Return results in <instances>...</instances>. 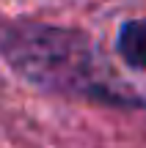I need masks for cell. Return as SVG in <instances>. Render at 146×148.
<instances>
[{
	"label": "cell",
	"mask_w": 146,
	"mask_h": 148,
	"mask_svg": "<svg viewBox=\"0 0 146 148\" xmlns=\"http://www.w3.org/2000/svg\"><path fill=\"white\" fill-rule=\"evenodd\" d=\"M0 49L17 74L47 90L86 93L97 82L94 52L75 30L22 22L6 30Z\"/></svg>",
	"instance_id": "6da1fadb"
},
{
	"label": "cell",
	"mask_w": 146,
	"mask_h": 148,
	"mask_svg": "<svg viewBox=\"0 0 146 148\" xmlns=\"http://www.w3.org/2000/svg\"><path fill=\"white\" fill-rule=\"evenodd\" d=\"M119 52L135 69L146 66V19H132L119 33Z\"/></svg>",
	"instance_id": "7a4b0ae2"
}]
</instances>
